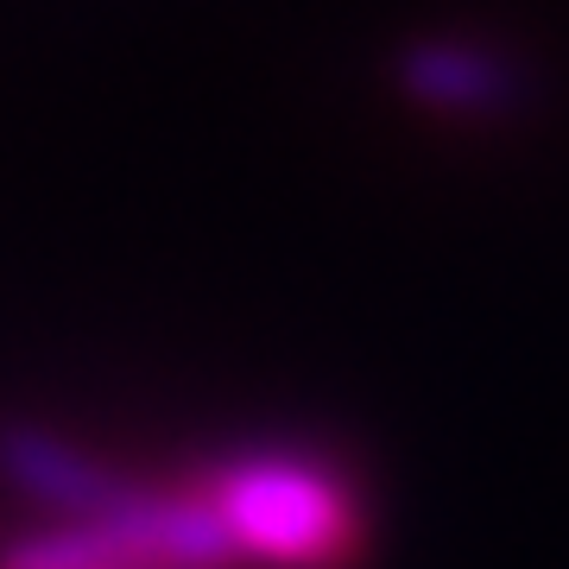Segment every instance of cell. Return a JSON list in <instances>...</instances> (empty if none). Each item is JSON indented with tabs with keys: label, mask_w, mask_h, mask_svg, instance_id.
I'll use <instances>...</instances> for the list:
<instances>
[{
	"label": "cell",
	"mask_w": 569,
	"mask_h": 569,
	"mask_svg": "<svg viewBox=\"0 0 569 569\" xmlns=\"http://www.w3.org/2000/svg\"><path fill=\"white\" fill-rule=\"evenodd\" d=\"M197 488L234 538L241 563L266 569H348L367 545L361 493L310 449H241L203 468Z\"/></svg>",
	"instance_id": "obj_1"
},
{
	"label": "cell",
	"mask_w": 569,
	"mask_h": 569,
	"mask_svg": "<svg viewBox=\"0 0 569 569\" xmlns=\"http://www.w3.org/2000/svg\"><path fill=\"white\" fill-rule=\"evenodd\" d=\"M399 89L430 114H456V121H481V114H507L519 102V63L488 39L468 32H437V39L406 44L399 58Z\"/></svg>",
	"instance_id": "obj_2"
},
{
	"label": "cell",
	"mask_w": 569,
	"mask_h": 569,
	"mask_svg": "<svg viewBox=\"0 0 569 569\" xmlns=\"http://www.w3.org/2000/svg\"><path fill=\"white\" fill-rule=\"evenodd\" d=\"M0 475H7L32 507L51 512V519H96V512L127 488L102 456H89V449H77L70 437H58V430H44V425H7L0 430Z\"/></svg>",
	"instance_id": "obj_3"
}]
</instances>
